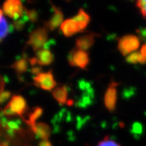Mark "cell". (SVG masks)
Here are the masks:
<instances>
[{
  "label": "cell",
  "instance_id": "12",
  "mask_svg": "<svg viewBox=\"0 0 146 146\" xmlns=\"http://www.w3.org/2000/svg\"><path fill=\"white\" fill-rule=\"evenodd\" d=\"M63 22V14L61 11L57 8H54V13L51 18L44 23V28L48 31H54L55 29L61 26Z\"/></svg>",
  "mask_w": 146,
  "mask_h": 146
},
{
  "label": "cell",
  "instance_id": "18",
  "mask_svg": "<svg viewBox=\"0 0 146 146\" xmlns=\"http://www.w3.org/2000/svg\"><path fill=\"white\" fill-rule=\"evenodd\" d=\"M14 28L13 24H7V22L5 19H4L2 22H0V43L3 40V39L9 33L12 32L13 29Z\"/></svg>",
  "mask_w": 146,
  "mask_h": 146
},
{
  "label": "cell",
  "instance_id": "1",
  "mask_svg": "<svg viewBox=\"0 0 146 146\" xmlns=\"http://www.w3.org/2000/svg\"><path fill=\"white\" fill-rule=\"evenodd\" d=\"M28 110V104L24 97L19 95H15L11 98L9 103L5 107L2 111L5 116H22Z\"/></svg>",
  "mask_w": 146,
  "mask_h": 146
},
{
  "label": "cell",
  "instance_id": "16",
  "mask_svg": "<svg viewBox=\"0 0 146 146\" xmlns=\"http://www.w3.org/2000/svg\"><path fill=\"white\" fill-rule=\"evenodd\" d=\"M11 67L17 72L22 74L23 72H25L28 69V62L25 58H20L15 61L14 63L11 65Z\"/></svg>",
  "mask_w": 146,
  "mask_h": 146
},
{
  "label": "cell",
  "instance_id": "24",
  "mask_svg": "<svg viewBox=\"0 0 146 146\" xmlns=\"http://www.w3.org/2000/svg\"><path fill=\"white\" fill-rule=\"evenodd\" d=\"M133 133L139 134L142 132V126L139 123H135L133 126Z\"/></svg>",
  "mask_w": 146,
  "mask_h": 146
},
{
  "label": "cell",
  "instance_id": "11",
  "mask_svg": "<svg viewBox=\"0 0 146 146\" xmlns=\"http://www.w3.org/2000/svg\"><path fill=\"white\" fill-rule=\"evenodd\" d=\"M36 59L37 64L40 66H49L54 61L53 52L48 48H42L36 53Z\"/></svg>",
  "mask_w": 146,
  "mask_h": 146
},
{
  "label": "cell",
  "instance_id": "4",
  "mask_svg": "<svg viewBox=\"0 0 146 146\" xmlns=\"http://www.w3.org/2000/svg\"><path fill=\"white\" fill-rule=\"evenodd\" d=\"M68 61L71 67L85 69L88 66L90 57L87 52L74 48L68 53Z\"/></svg>",
  "mask_w": 146,
  "mask_h": 146
},
{
  "label": "cell",
  "instance_id": "21",
  "mask_svg": "<svg viewBox=\"0 0 146 146\" xmlns=\"http://www.w3.org/2000/svg\"><path fill=\"white\" fill-rule=\"evenodd\" d=\"M21 124V122L18 119L17 120H11L8 121L7 123V128L9 129L13 130V131H17V130L19 129V124ZM5 128V129H6Z\"/></svg>",
  "mask_w": 146,
  "mask_h": 146
},
{
  "label": "cell",
  "instance_id": "9",
  "mask_svg": "<svg viewBox=\"0 0 146 146\" xmlns=\"http://www.w3.org/2000/svg\"><path fill=\"white\" fill-rule=\"evenodd\" d=\"M95 34H87L79 37L76 40L75 48L78 49L88 51L94 46L95 43Z\"/></svg>",
  "mask_w": 146,
  "mask_h": 146
},
{
  "label": "cell",
  "instance_id": "15",
  "mask_svg": "<svg viewBox=\"0 0 146 146\" xmlns=\"http://www.w3.org/2000/svg\"><path fill=\"white\" fill-rule=\"evenodd\" d=\"M125 61L129 64H145L146 63V59L143 57L139 52H133L128 55Z\"/></svg>",
  "mask_w": 146,
  "mask_h": 146
},
{
  "label": "cell",
  "instance_id": "2",
  "mask_svg": "<svg viewBox=\"0 0 146 146\" xmlns=\"http://www.w3.org/2000/svg\"><path fill=\"white\" fill-rule=\"evenodd\" d=\"M140 46V38L134 34H126L118 40L117 48L123 56H128L135 52Z\"/></svg>",
  "mask_w": 146,
  "mask_h": 146
},
{
  "label": "cell",
  "instance_id": "27",
  "mask_svg": "<svg viewBox=\"0 0 146 146\" xmlns=\"http://www.w3.org/2000/svg\"><path fill=\"white\" fill-rule=\"evenodd\" d=\"M139 52H140L141 54L143 55V57L146 59V43L141 47Z\"/></svg>",
  "mask_w": 146,
  "mask_h": 146
},
{
  "label": "cell",
  "instance_id": "20",
  "mask_svg": "<svg viewBox=\"0 0 146 146\" xmlns=\"http://www.w3.org/2000/svg\"><path fill=\"white\" fill-rule=\"evenodd\" d=\"M137 6L143 17L146 19V0H137Z\"/></svg>",
  "mask_w": 146,
  "mask_h": 146
},
{
  "label": "cell",
  "instance_id": "8",
  "mask_svg": "<svg viewBox=\"0 0 146 146\" xmlns=\"http://www.w3.org/2000/svg\"><path fill=\"white\" fill-rule=\"evenodd\" d=\"M62 34L66 37H70L74 34L81 32L80 25L74 18L68 19L60 26Z\"/></svg>",
  "mask_w": 146,
  "mask_h": 146
},
{
  "label": "cell",
  "instance_id": "28",
  "mask_svg": "<svg viewBox=\"0 0 146 146\" xmlns=\"http://www.w3.org/2000/svg\"><path fill=\"white\" fill-rule=\"evenodd\" d=\"M3 11H2V10L0 9V22H2V20H3L4 19V15H3Z\"/></svg>",
  "mask_w": 146,
  "mask_h": 146
},
{
  "label": "cell",
  "instance_id": "14",
  "mask_svg": "<svg viewBox=\"0 0 146 146\" xmlns=\"http://www.w3.org/2000/svg\"><path fill=\"white\" fill-rule=\"evenodd\" d=\"M73 18L80 25L81 32H83L84 30L87 28V26L90 22V16L82 9H80L77 14Z\"/></svg>",
  "mask_w": 146,
  "mask_h": 146
},
{
  "label": "cell",
  "instance_id": "23",
  "mask_svg": "<svg viewBox=\"0 0 146 146\" xmlns=\"http://www.w3.org/2000/svg\"><path fill=\"white\" fill-rule=\"evenodd\" d=\"M25 13L28 16V19L33 22H35L37 19V13L34 11H28L25 9Z\"/></svg>",
  "mask_w": 146,
  "mask_h": 146
},
{
  "label": "cell",
  "instance_id": "13",
  "mask_svg": "<svg viewBox=\"0 0 146 146\" xmlns=\"http://www.w3.org/2000/svg\"><path fill=\"white\" fill-rule=\"evenodd\" d=\"M52 95L54 99L60 104L64 105L68 103V89L66 86H59L56 87L52 92Z\"/></svg>",
  "mask_w": 146,
  "mask_h": 146
},
{
  "label": "cell",
  "instance_id": "5",
  "mask_svg": "<svg viewBox=\"0 0 146 146\" xmlns=\"http://www.w3.org/2000/svg\"><path fill=\"white\" fill-rule=\"evenodd\" d=\"M3 12L6 16L17 21L24 16L25 9L21 0H6L3 4Z\"/></svg>",
  "mask_w": 146,
  "mask_h": 146
},
{
  "label": "cell",
  "instance_id": "10",
  "mask_svg": "<svg viewBox=\"0 0 146 146\" xmlns=\"http://www.w3.org/2000/svg\"><path fill=\"white\" fill-rule=\"evenodd\" d=\"M32 131L37 138L41 140H48L50 137V128L44 122H38L31 127Z\"/></svg>",
  "mask_w": 146,
  "mask_h": 146
},
{
  "label": "cell",
  "instance_id": "19",
  "mask_svg": "<svg viewBox=\"0 0 146 146\" xmlns=\"http://www.w3.org/2000/svg\"><path fill=\"white\" fill-rule=\"evenodd\" d=\"M96 146H121L117 142L111 139L108 137H106L100 141Z\"/></svg>",
  "mask_w": 146,
  "mask_h": 146
},
{
  "label": "cell",
  "instance_id": "7",
  "mask_svg": "<svg viewBox=\"0 0 146 146\" xmlns=\"http://www.w3.org/2000/svg\"><path fill=\"white\" fill-rule=\"evenodd\" d=\"M119 83L116 81H112L106 89L104 95V104L106 109L109 112H113L116 110L117 102V87Z\"/></svg>",
  "mask_w": 146,
  "mask_h": 146
},
{
  "label": "cell",
  "instance_id": "22",
  "mask_svg": "<svg viewBox=\"0 0 146 146\" xmlns=\"http://www.w3.org/2000/svg\"><path fill=\"white\" fill-rule=\"evenodd\" d=\"M11 96V93L10 91H0V105L5 103L7 100L9 99Z\"/></svg>",
  "mask_w": 146,
  "mask_h": 146
},
{
  "label": "cell",
  "instance_id": "3",
  "mask_svg": "<svg viewBox=\"0 0 146 146\" xmlns=\"http://www.w3.org/2000/svg\"><path fill=\"white\" fill-rule=\"evenodd\" d=\"M48 40V33L46 28H39L31 33L28 37V45L33 48V51H39L43 48Z\"/></svg>",
  "mask_w": 146,
  "mask_h": 146
},
{
  "label": "cell",
  "instance_id": "6",
  "mask_svg": "<svg viewBox=\"0 0 146 146\" xmlns=\"http://www.w3.org/2000/svg\"><path fill=\"white\" fill-rule=\"evenodd\" d=\"M33 81L37 87L46 91L53 90L57 85L51 70L45 72H40L35 75L33 77Z\"/></svg>",
  "mask_w": 146,
  "mask_h": 146
},
{
  "label": "cell",
  "instance_id": "25",
  "mask_svg": "<svg viewBox=\"0 0 146 146\" xmlns=\"http://www.w3.org/2000/svg\"><path fill=\"white\" fill-rule=\"evenodd\" d=\"M137 32L139 34V37L140 38V40L143 39L146 40V29L138 30Z\"/></svg>",
  "mask_w": 146,
  "mask_h": 146
},
{
  "label": "cell",
  "instance_id": "26",
  "mask_svg": "<svg viewBox=\"0 0 146 146\" xmlns=\"http://www.w3.org/2000/svg\"><path fill=\"white\" fill-rule=\"evenodd\" d=\"M38 146H53L52 145L50 141L48 140H41L39 143Z\"/></svg>",
  "mask_w": 146,
  "mask_h": 146
},
{
  "label": "cell",
  "instance_id": "17",
  "mask_svg": "<svg viewBox=\"0 0 146 146\" xmlns=\"http://www.w3.org/2000/svg\"><path fill=\"white\" fill-rule=\"evenodd\" d=\"M43 113V110L42 107H36L35 108H33L32 112L29 114L28 116V120L27 121V124L30 126L32 127L33 125L36 123V120L38 118H40Z\"/></svg>",
  "mask_w": 146,
  "mask_h": 146
}]
</instances>
